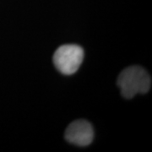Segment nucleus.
Listing matches in <instances>:
<instances>
[{
  "instance_id": "f03ea898",
  "label": "nucleus",
  "mask_w": 152,
  "mask_h": 152,
  "mask_svg": "<svg viewBox=\"0 0 152 152\" xmlns=\"http://www.w3.org/2000/svg\"><path fill=\"white\" fill-rule=\"evenodd\" d=\"M83 58L84 51L81 47L75 44H67L56 50L53 55V64L60 73L70 75L79 69Z\"/></svg>"
},
{
  "instance_id": "7ed1b4c3",
  "label": "nucleus",
  "mask_w": 152,
  "mask_h": 152,
  "mask_svg": "<svg viewBox=\"0 0 152 152\" xmlns=\"http://www.w3.org/2000/svg\"><path fill=\"white\" fill-rule=\"evenodd\" d=\"M68 142L78 146H87L94 139L92 125L86 120H76L69 125L65 131Z\"/></svg>"
},
{
  "instance_id": "f257e3e1",
  "label": "nucleus",
  "mask_w": 152,
  "mask_h": 152,
  "mask_svg": "<svg viewBox=\"0 0 152 152\" xmlns=\"http://www.w3.org/2000/svg\"><path fill=\"white\" fill-rule=\"evenodd\" d=\"M118 86L123 96L131 99L137 94H145L150 91L151 78L144 68L131 66L120 73Z\"/></svg>"
}]
</instances>
